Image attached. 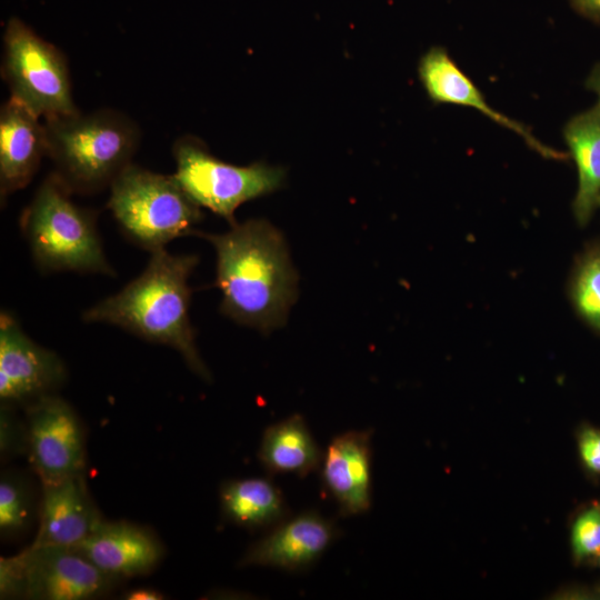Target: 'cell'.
I'll list each match as a JSON object with an SVG mask.
<instances>
[{
    "label": "cell",
    "mask_w": 600,
    "mask_h": 600,
    "mask_svg": "<svg viewBox=\"0 0 600 600\" xmlns=\"http://www.w3.org/2000/svg\"><path fill=\"white\" fill-rule=\"evenodd\" d=\"M217 254L220 311L263 333L282 327L297 299L298 274L282 233L264 219L231 226L221 234L196 232Z\"/></svg>",
    "instance_id": "1"
},
{
    "label": "cell",
    "mask_w": 600,
    "mask_h": 600,
    "mask_svg": "<svg viewBox=\"0 0 600 600\" xmlns=\"http://www.w3.org/2000/svg\"><path fill=\"white\" fill-rule=\"evenodd\" d=\"M198 261L194 254H172L164 248L152 251L141 274L88 309L83 320L114 324L144 340L169 346L193 372L209 380L189 316L188 280Z\"/></svg>",
    "instance_id": "2"
},
{
    "label": "cell",
    "mask_w": 600,
    "mask_h": 600,
    "mask_svg": "<svg viewBox=\"0 0 600 600\" xmlns=\"http://www.w3.org/2000/svg\"><path fill=\"white\" fill-rule=\"evenodd\" d=\"M43 124L52 173L72 194L110 188L132 163L141 140L138 123L113 109L79 110L43 119Z\"/></svg>",
    "instance_id": "3"
},
{
    "label": "cell",
    "mask_w": 600,
    "mask_h": 600,
    "mask_svg": "<svg viewBox=\"0 0 600 600\" xmlns=\"http://www.w3.org/2000/svg\"><path fill=\"white\" fill-rule=\"evenodd\" d=\"M71 194L51 173L23 210L21 230L36 264L44 272L114 276L103 252L94 212L76 204Z\"/></svg>",
    "instance_id": "4"
},
{
    "label": "cell",
    "mask_w": 600,
    "mask_h": 600,
    "mask_svg": "<svg viewBox=\"0 0 600 600\" xmlns=\"http://www.w3.org/2000/svg\"><path fill=\"white\" fill-rule=\"evenodd\" d=\"M108 208L124 236L150 252L183 236L196 234L200 207L174 174H161L130 163L111 183Z\"/></svg>",
    "instance_id": "5"
},
{
    "label": "cell",
    "mask_w": 600,
    "mask_h": 600,
    "mask_svg": "<svg viewBox=\"0 0 600 600\" xmlns=\"http://www.w3.org/2000/svg\"><path fill=\"white\" fill-rule=\"evenodd\" d=\"M174 177L200 208H207L236 224L234 212L244 202L274 192L283 186L286 171L264 162L240 167L216 158L202 140L183 136L172 146Z\"/></svg>",
    "instance_id": "6"
},
{
    "label": "cell",
    "mask_w": 600,
    "mask_h": 600,
    "mask_svg": "<svg viewBox=\"0 0 600 600\" xmlns=\"http://www.w3.org/2000/svg\"><path fill=\"white\" fill-rule=\"evenodd\" d=\"M1 76L10 97L41 119L79 111L66 56L16 17L3 33Z\"/></svg>",
    "instance_id": "7"
},
{
    "label": "cell",
    "mask_w": 600,
    "mask_h": 600,
    "mask_svg": "<svg viewBox=\"0 0 600 600\" xmlns=\"http://www.w3.org/2000/svg\"><path fill=\"white\" fill-rule=\"evenodd\" d=\"M111 579L72 547L31 543L0 559L1 598L92 599L108 590Z\"/></svg>",
    "instance_id": "8"
},
{
    "label": "cell",
    "mask_w": 600,
    "mask_h": 600,
    "mask_svg": "<svg viewBox=\"0 0 600 600\" xmlns=\"http://www.w3.org/2000/svg\"><path fill=\"white\" fill-rule=\"evenodd\" d=\"M27 448L41 483L82 473L84 438L72 407L51 393L37 398L28 409Z\"/></svg>",
    "instance_id": "9"
},
{
    "label": "cell",
    "mask_w": 600,
    "mask_h": 600,
    "mask_svg": "<svg viewBox=\"0 0 600 600\" xmlns=\"http://www.w3.org/2000/svg\"><path fill=\"white\" fill-rule=\"evenodd\" d=\"M57 353L30 339L17 319L0 314V398L20 402L49 394L66 379Z\"/></svg>",
    "instance_id": "10"
},
{
    "label": "cell",
    "mask_w": 600,
    "mask_h": 600,
    "mask_svg": "<svg viewBox=\"0 0 600 600\" xmlns=\"http://www.w3.org/2000/svg\"><path fill=\"white\" fill-rule=\"evenodd\" d=\"M338 534L333 520L307 510L274 526L246 551L239 566L299 572L311 567Z\"/></svg>",
    "instance_id": "11"
},
{
    "label": "cell",
    "mask_w": 600,
    "mask_h": 600,
    "mask_svg": "<svg viewBox=\"0 0 600 600\" xmlns=\"http://www.w3.org/2000/svg\"><path fill=\"white\" fill-rule=\"evenodd\" d=\"M371 437L370 430H349L333 437L323 452L321 483L342 517L371 507Z\"/></svg>",
    "instance_id": "12"
},
{
    "label": "cell",
    "mask_w": 600,
    "mask_h": 600,
    "mask_svg": "<svg viewBox=\"0 0 600 600\" xmlns=\"http://www.w3.org/2000/svg\"><path fill=\"white\" fill-rule=\"evenodd\" d=\"M418 74L432 102L473 108L493 122L517 133L542 157L557 160L567 158L564 152L539 141L528 127L492 108L446 48L438 46L430 48L419 60Z\"/></svg>",
    "instance_id": "13"
},
{
    "label": "cell",
    "mask_w": 600,
    "mask_h": 600,
    "mask_svg": "<svg viewBox=\"0 0 600 600\" xmlns=\"http://www.w3.org/2000/svg\"><path fill=\"white\" fill-rule=\"evenodd\" d=\"M13 98L0 109V194L26 188L47 157L43 121Z\"/></svg>",
    "instance_id": "14"
},
{
    "label": "cell",
    "mask_w": 600,
    "mask_h": 600,
    "mask_svg": "<svg viewBox=\"0 0 600 600\" xmlns=\"http://www.w3.org/2000/svg\"><path fill=\"white\" fill-rule=\"evenodd\" d=\"M72 548L112 578L144 574L162 554L158 540L144 529L103 520Z\"/></svg>",
    "instance_id": "15"
},
{
    "label": "cell",
    "mask_w": 600,
    "mask_h": 600,
    "mask_svg": "<svg viewBox=\"0 0 600 600\" xmlns=\"http://www.w3.org/2000/svg\"><path fill=\"white\" fill-rule=\"evenodd\" d=\"M101 521L82 473L42 483L39 529L32 543L73 547L86 539Z\"/></svg>",
    "instance_id": "16"
},
{
    "label": "cell",
    "mask_w": 600,
    "mask_h": 600,
    "mask_svg": "<svg viewBox=\"0 0 600 600\" xmlns=\"http://www.w3.org/2000/svg\"><path fill=\"white\" fill-rule=\"evenodd\" d=\"M563 137L578 171V188L572 202L576 221L586 226L599 208L600 198V113L593 107L572 117Z\"/></svg>",
    "instance_id": "17"
},
{
    "label": "cell",
    "mask_w": 600,
    "mask_h": 600,
    "mask_svg": "<svg viewBox=\"0 0 600 600\" xmlns=\"http://www.w3.org/2000/svg\"><path fill=\"white\" fill-rule=\"evenodd\" d=\"M258 458L271 474L304 478L320 468L323 452L303 417L294 413L264 430Z\"/></svg>",
    "instance_id": "18"
},
{
    "label": "cell",
    "mask_w": 600,
    "mask_h": 600,
    "mask_svg": "<svg viewBox=\"0 0 600 600\" xmlns=\"http://www.w3.org/2000/svg\"><path fill=\"white\" fill-rule=\"evenodd\" d=\"M223 516L248 529L274 527L288 517L281 490L267 478H244L226 482L220 490Z\"/></svg>",
    "instance_id": "19"
},
{
    "label": "cell",
    "mask_w": 600,
    "mask_h": 600,
    "mask_svg": "<svg viewBox=\"0 0 600 600\" xmlns=\"http://www.w3.org/2000/svg\"><path fill=\"white\" fill-rule=\"evenodd\" d=\"M569 298L578 317L600 336V241L589 244L577 258Z\"/></svg>",
    "instance_id": "20"
},
{
    "label": "cell",
    "mask_w": 600,
    "mask_h": 600,
    "mask_svg": "<svg viewBox=\"0 0 600 600\" xmlns=\"http://www.w3.org/2000/svg\"><path fill=\"white\" fill-rule=\"evenodd\" d=\"M31 493L23 481L4 474L0 481V531L4 537L22 533L32 519Z\"/></svg>",
    "instance_id": "21"
},
{
    "label": "cell",
    "mask_w": 600,
    "mask_h": 600,
    "mask_svg": "<svg viewBox=\"0 0 600 600\" xmlns=\"http://www.w3.org/2000/svg\"><path fill=\"white\" fill-rule=\"evenodd\" d=\"M571 549L577 561L600 553V504L593 503L582 511L571 528Z\"/></svg>",
    "instance_id": "22"
},
{
    "label": "cell",
    "mask_w": 600,
    "mask_h": 600,
    "mask_svg": "<svg viewBox=\"0 0 600 600\" xmlns=\"http://www.w3.org/2000/svg\"><path fill=\"white\" fill-rule=\"evenodd\" d=\"M578 450L586 469L600 476V429L583 427L578 434Z\"/></svg>",
    "instance_id": "23"
},
{
    "label": "cell",
    "mask_w": 600,
    "mask_h": 600,
    "mask_svg": "<svg viewBox=\"0 0 600 600\" xmlns=\"http://www.w3.org/2000/svg\"><path fill=\"white\" fill-rule=\"evenodd\" d=\"M570 3L579 14L600 22V0H570Z\"/></svg>",
    "instance_id": "24"
},
{
    "label": "cell",
    "mask_w": 600,
    "mask_h": 600,
    "mask_svg": "<svg viewBox=\"0 0 600 600\" xmlns=\"http://www.w3.org/2000/svg\"><path fill=\"white\" fill-rule=\"evenodd\" d=\"M163 598V594L159 591L148 588L133 589L124 596V599L128 600H161Z\"/></svg>",
    "instance_id": "25"
},
{
    "label": "cell",
    "mask_w": 600,
    "mask_h": 600,
    "mask_svg": "<svg viewBox=\"0 0 600 600\" xmlns=\"http://www.w3.org/2000/svg\"><path fill=\"white\" fill-rule=\"evenodd\" d=\"M586 87L588 90L594 92L598 97V103L594 106L600 113V62L597 63L590 71L587 80Z\"/></svg>",
    "instance_id": "26"
},
{
    "label": "cell",
    "mask_w": 600,
    "mask_h": 600,
    "mask_svg": "<svg viewBox=\"0 0 600 600\" xmlns=\"http://www.w3.org/2000/svg\"><path fill=\"white\" fill-rule=\"evenodd\" d=\"M599 207H600V198H599Z\"/></svg>",
    "instance_id": "27"
},
{
    "label": "cell",
    "mask_w": 600,
    "mask_h": 600,
    "mask_svg": "<svg viewBox=\"0 0 600 600\" xmlns=\"http://www.w3.org/2000/svg\"><path fill=\"white\" fill-rule=\"evenodd\" d=\"M599 561H600V553H599Z\"/></svg>",
    "instance_id": "28"
}]
</instances>
